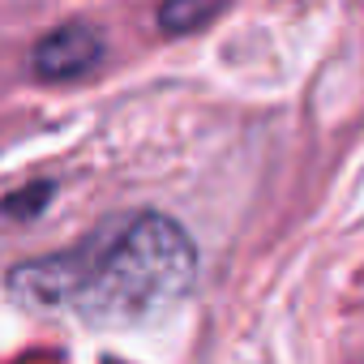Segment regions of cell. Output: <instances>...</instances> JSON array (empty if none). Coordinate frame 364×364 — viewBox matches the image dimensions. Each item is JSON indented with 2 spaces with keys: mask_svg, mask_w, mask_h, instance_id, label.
<instances>
[{
  "mask_svg": "<svg viewBox=\"0 0 364 364\" xmlns=\"http://www.w3.org/2000/svg\"><path fill=\"white\" fill-rule=\"evenodd\" d=\"M198 279V245L171 215L129 210L90 228L69 249L18 262L5 274L14 300L90 326H137L171 309Z\"/></svg>",
  "mask_w": 364,
  "mask_h": 364,
  "instance_id": "6da1fadb",
  "label": "cell"
},
{
  "mask_svg": "<svg viewBox=\"0 0 364 364\" xmlns=\"http://www.w3.org/2000/svg\"><path fill=\"white\" fill-rule=\"evenodd\" d=\"M232 0H163L159 5V31L163 35H193L210 26Z\"/></svg>",
  "mask_w": 364,
  "mask_h": 364,
  "instance_id": "3957f363",
  "label": "cell"
},
{
  "mask_svg": "<svg viewBox=\"0 0 364 364\" xmlns=\"http://www.w3.org/2000/svg\"><path fill=\"white\" fill-rule=\"evenodd\" d=\"M103 65V35L90 22H65L48 31L31 52V73L48 86H69Z\"/></svg>",
  "mask_w": 364,
  "mask_h": 364,
  "instance_id": "7a4b0ae2",
  "label": "cell"
},
{
  "mask_svg": "<svg viewBox=\"0 0 364 364\" xmlns=\"http://www.w3.org/2000/svg\"><path fill=\"white\" fill-rule=\"evenodd\" d=\"M52 198H56L52 180H35V185H22L18 193H9L5 202H0V215H5V219H35Z\"/></svg>",
  "mask_w": 364,
  "mask_h": 364,
  "instance_id": "277c9868",
  "label": "cell"
}]
</instances>
